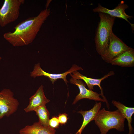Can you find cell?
I'll return each mask as SVG.
<instances>
[{
    "instance_id": "1",
    "label": "cell",
    "mask_w": 134,
    "mask_h": 134,
    "mask_svg": "<svg viewBox=\"0 0 134 134\" xmlns=\"http://www.w3.org/2000/svg\"><path fill=\"white\" fill-rule=\"evenodd\" d=\"M50 11L46 8L36 16L30 17L21 22L14 27L13 32L3 35L4 38L14 46H22L32 43L35 39Z\"/></svg>"
},
{
    "instance_id": "2",
    "label": "cell",
    "mask_w": 134,
    "mask_h": 134,
    "mask_svg": "<svg viewBox=\"0 0 134 134\" xmlns=\"http://www.w3.org/2000/svg\"><path fill=\"white\" fill-rule=\"evenodd\" d=\"M98 13L100 20L96 31L95 40L96 51L101 57L108 49L115 17L106 13Z\"/></svg>"
},
{
    "instance_id": "3",
    "label": "cell",
    "mask_w": 134,
    "mask_h": 134,
    "mask_svg": "<svg viewBox=\"0 0 134 134\" xmlns=\"http://www.w3.org/2000/svg\"><path fill=\"white\" fill-rule=\"evenodd\" d=\"M125 120L118 109L110 111L104 108L98 111L94 120L101 134H107L109 130L113 129L120 132L124 131Z\"/></svg>"
},
{
    "instance_id": "4",
    "label": "cell",
    "mask_w": 134,
    "mask_h": 134,
    "mask_svg": "<svg viewBox=\"0 0 134 134\" xmlns=\"http://www.w3.org/2000/svg\"><path fill=\"white\" fill-rule=\"evenodd\" d=\"M24 0H5L0 9V26L4 27L18 18L19 10Z\"/></svg>"
},
{
    "instance_id": "5",
    "label": "cell",
    "mask_w": 134,
    "mask_h": 134,
    "mask_svg": "<svg viewBox=\"0 0 134 134\" xmlns=\"http://www.w3.org/2000/svg\"><path fill=\"white\" fill-rule=\"evenodd\" d=\"M14 95L9 89H4L0 92V119L9 116L17 110L19 103Z\"/></svg>"
},
{
    "instance_id": "6",
    "label": "cell",
    "mask_w": 134,
    "mask_h": 134,
    "mask_svg": "<svg viewBox=\"0 0 134 134\" xmlns=\"http://www.w3.org/2000/svg\"><path fill=\"white\" fill-rule=\"evenodd\" d=\"M131 48L117 36L112 31L110 34L108 49L101 57L105 61L110 64L114 59Z\"/></svg>"
},
{
    "instance_id": "7",
    "label": "cell",
    "mask_w": 134,
    "mask_h": 134,
    "mask_svg": "<svg viewBox=\"0 0 134 134\" xmlns=\"http://www.w3.org/2000/svg\"><path fill=\"white\" fill-rule=\"evenodd\" d=\"M83 69L77 65H73L72 67L69 70L65 72L60 74H52L49 73L43 70L41 68L39 63L36 64L34 67L33 70L30 73V75L31 77L35 78L37 77L43 76L48 78L52 84L59 79H63L65 83L67 85L68 82L67 80V75L69 74L79 70H83Z\"/></svg>"
},
{
    "instance_id": "8",
    "label": "cell",
    "mask_w": 134,
    "mask_h": 134,
    "mask_svg": "<svg viewBox=\"0 0 134 134\" xmlns=\"http://www.w3.org/2000/svg\"><path fill=\"white\" fill-rule=\"evenodd\" d=\"M70 83L77 86L79 90V93L76 96L72 104H75L78 101L83 99H87L95 101L105 102L106 101L100 97V94L94 92L92 90L88 89L86 87V84L82 80L76 79L72 78L70 80Z\"/></svg>"
},
{
    "instance_id": "9",
    "label": "cell",
    "mask_w": 134,
    "mask_h": 134,
    "mask_svg": "<svg viewBox=\"0 0 134 134\" xmlns=\"http://www.w3.org/2000/svg\"><path fill=\"white\" fill-rule=\"evenodd\" d=\"M70 73V75L72 78L76 79L81 80L84 81L86 84L87 85L88 89L92 90L94 89V87L95 86H98L100 90V94L102 98L104 99L106 102L107 107L109 109V105L106 97L103 94V89L100 85L101 82L104 79L108 78L109 77L114 75V72L112 71H110L107 74L105 75L103 77L99 79H95L91 78H89L81 74L77 71L74 72Z\"/></svg>"
},
{
    "instance_id": "10",
    "label": "cell",
    "mask_w": 134,
    "mask_h": 134,
    "mask_svg": "<svg viewBox=\"0 0 134 134\" xmlns=\"http://www.w3.org/2000/svg\"><path fill=\"white\" fill-rule=\"evenodd\" d=\"M128 6L125 4L123 1H122L118 5L113 9H109L102 6L99 3L97 7L93 9L94 12H101L108 14L110 16L122 19L128 22L131 25L132 28H134V25L131 23L128 20V19H131L132 16H129L126 14L125 12L126 9L128 8Z\"/></svg>"
},
{
    "instance_id": "11",
    "label": "cell",
    "mask_w": 134,
    "mask_h": 134,
    "mask_svg": "<svg viewBox=\"0 0 134 134\" xmlns=\"http://www.w3.org/2000/svg\"><path fill=\"white\" fill-rule=\"evenodd\" d=\"M43 87L41 85L35 93L29 98V102L28 105L24 109L27 113L34 111L38 107L46 104L50 101L44 94Z\"/></svg>"
},
{
    "instance_id": "12",
    "label": "cell",
    "mask_w": 134,
    "mask_h": 134,
    "mask_svg": "<svg viewBox=\"0 0 134 134\" xmlns=\"http://www.w3.org/2000/svg\"><path fill=\"white\" fill-rule=\"evenodd\" d=\"M56 130L49 126H44L38 122L28 125L21 129L20 134H55Z\"/></svg>"
},
{
    "instance_id": "13",
    "label": "cell",
    "mask_w": 134,
    "mask_h": 134,
    "mask_svg": "<svg viewBox=\"0 0 134 134\" xmlns=\"http://www.w3.org/2000/svg\"><path fill=\"white\" fill-rule=\"evenodd\" d=\"M112 65L123 67H132L134 66V50L131 48L113 60L110 63Z\"/></svg>"
},
{
    "instance_id": "14",
    "label": "cell",
    "mask_w": 134,
    "mask_h": 134,
    "mask_svg": "<svg viewBox=\"0 0 134 134\" xmlns=\"http://www.w3.org/2000/svg\"><path fill=\"white\" fill-rule=\"evenodd\" d=\"M101 106L102 103L100 102H96L93 108L90 110L86 111H83L81 110L78 112V113L82 116L83 121L80 128L77 132L74 134H81L82 131L88 124L92 121L94 120L97 114L100 110Z\"/></svg>"
},
{
    "instance_id": "15",
    "label": "cell",
    "mask_w": 134,
    "mask_h": 134,
    "mask_svg": "<svg viewBox=\"0 0 134 134\" xmlns=\"http://www.w3.org/2000/svg\"><path fill=\"white\" fill-rule=\"evenodd\" d=\"M112 103L116 107L128 122L129 133L128 134H133L134 130L132 125V117L134 113V108L126 106L119 101L112 100Z\"/></svg>"
},
{
    "instance_id": "16",
    "label": "cell",
    "mask_w": 134,
    "mask_h": 134,
    "mask_svg": "<svg viewBox=\"0 0 134 134\" xmlns=\"http://www.w3.org/2000/svg\"><path fill=\"white\" fill-rule=\"evenodd\" d=\"M36 113L39 119L38 122L44 126H49V113L45 105L40 106L34 111Z\"/></svg>"
},
{
    "instance_id": "17",
    "label": "cell",
    "mask_w": 134,
    "mask_h": 134,
    "mask_svg": "<svg viewBox=\"0 0 134 134\" xmlns=\"http://www.w3.org/2000/svg\"><path fill=\"white\" fill-rule=\"evenodd\" d=\"M60 123L58 117L53 116L49 119V126L51 128L54 129L59 127Z\"/></svg>"
},
{
    "instance_id": "18",
    "label": "cell",
    "mask_w": 134,
    "mask_h": 134,
    "mask_svg": "<svg viewBox=\"0 0 134 134\" xmlns=\"http://www.w3.org/2000/svg\"><path fill=\"white\" fill-rule=\"evenodd\" d=\"M58 118L60 124L61 125L65 124L68 119L67 114L66 113L59 114Z\"/></svg>"
}]
</instances>
